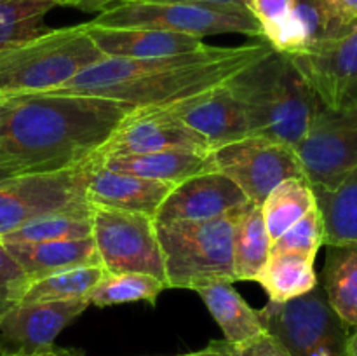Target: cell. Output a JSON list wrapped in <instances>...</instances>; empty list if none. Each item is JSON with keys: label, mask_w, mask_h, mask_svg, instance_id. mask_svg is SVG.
I'll use <instances>...</instances> for the list:
<instances>
[{"label": "cell", "mask_w": 357, "mask_h": 356, "mask_svg": "<svg viewBox=\"0 0 357 356\" xmlns=\"http://www.w3.org/2000/svg\"><path fill=\"white\" fill-rule=\"evenodd\" d=\"M174 185L129 173H119L91 159L86 194L91 205L155 216Z\"/></svg>", "instance_id": "cell-18"}, {"label": "cell", "mask_w": 357, "mask_h": 356, "mask_svg": "<svg viewBox=\"0 0 357 356\" xmlns=\"http://www.w3.org/2000/svg\"><path fill=\"white\" fill-rule=\"evenodd\" d=\"M316 205L323 215L324 244L357 241V170L331 188L312 187Z\"/></svg>", "instance_id": "cell-25"}, {"label": "cell", "mask_w": 357, "mask_h": 356, "mask_svg": "<svg viewBox=\"0 0 357 356\" xmlns=\"http://www.w3.org/2000/svg\"><path fill=\"white\" fill-rule=\"evenodd\" d=\"M237 213L239 208L202 222L155 223L167 288L195 290L216 281L236 283L232 237Z\"/></svg>", "instance_id": "cell-5"}, {"label": "cell", "mask_w": 357, "mask_h": 356, "mask_svg": "<svg viewBox=\"0 0 357 356\" xmlns=\"http://www.w3.org/2000/svg\"><path fill=\"white\" fill-rule=\"evenodd\" d=\"M94 161L112 171L166 181L171 185H178L192 177L215 171L211 152H190V150H162V152L150 154L108 156Z\"/></svg>", "instance_id": "cell-20"}, {"label": "cell", "mask_w": 357, "mask_h": 356, "mask_svg": "<svg viewBox=\"0 0 357 356\" xmlns=\"http://www.w3.org/2000/svg\"><path fill=\"white\" fill-rule=\"evenodd\" d=\"M68 0H0V51L37 38L51 28L45 16Z\"/></svg>", "instance_id": "cell-27"}, {"label": "cell", "mask_w": 357, "mask_h": 356, "mask_svg": "<svg viewBox=\"0 0 357 356\" xmlns=\"http://www.w3.org/2000/svg\"><path fill=\"white\" fill-rule=\"evenodd\" d=\"M351 31L342 24L331 0H293L286 20L264 38L274 51L298 56L316 51Z\"/></svg>", "instance_id": "cell-16"}, {"label": "cell", "mask_w": 357, "mask_h": 356, "mask_svg": "<svg viewBox=\"0 0 357 356\" xmlns=\"http://www.w3.org/2000/svg\"><path fill=\"white\" fill-rule=\"evenodd\" d=\"M84 27L107 58H164L197 51L206 44L202 37L157 28L101 27L91 21Z\"/></svg>", "instance_id": "cell-19"}, {"label": "cell", "mask_w": 357, "mask_h": 356, "mask_svg": "<svg viewBox=\"0 0 357 356\" xmlns=\"http://www.w3.org/2000/svg\"><path fill=\"white\" fill-rule=\"evenodd\" d=\"M93 213H52L38 216L14 232L0 237V243H49L61 239H82L93 236Z\"/></svg>", "instance_id": "cell-31"}, {"label": "cell", "mask_w": 357, "mask_h": 356, "mask_svg": "<svg viewBox=\"0 0 357 356\" xmlns=\"http://www.w3.org/2000/svg\"><path fill=\"white\" fill-rule=\"evenodd\" d=\"M162 150L211 152L201 135L180 121L169 108H135L101 147L93 159L129 154H150Z\"/></svg>", "instance_id": "cell-12"}, {"label": "cell", "mask_w": 357, "mask_h": 356, "mask_svg": "<svg viewBox=\"0 0 357 356\" xmlns=\"http://www.w3.org/2000/svg\"><path fill=\"white\" fill-rule=\"evenodd\" d=\"M121 2H188V3H213V6H246L248 0H121Z\"/></svg>", "instance_id": "cell-39"}, {"label": "cell", "mask_w": 357, "mask_h": 356, "mask_svg": "<svg viewBox=\"0 0 357 356\" xmlns=\"http://www.w3.org/2000/svg\"><path fill=\"white\" fill-rule=\"evenodd\" d=\"M132 110L110 98L59 91L3 98L0 164L20 175L86 164Z\"/></svg>", "instance_id": "cell-1"}, {"label": "cell", "mask_w": 357, "mask_h": 356, "mask_svg": "<svg viewBox=\"0 0 357 356\" xmlns=\"http://www.w3.org/2000/svg\"><path fill=\"white\" fill-rule=\"evenodd\" d=\"M216 173L225 175L246 199L260 205L288 178H305L295 149L261 136H246L211 152Z\"/></svg>", "instance_id": "cell-10"}, {"label": "cell", "mask_w": 357, "mask_h": 356, "mask_svg": "<svg viewBox=\"0 0 357 356\" xmlns=\"http://www.w3.org/2000/svg\"><path fill=\"white\" fill-rule=\"evenodd\" d=\"M314 206L316 195L307 178H288L279 184L261 202V213L271 239H278Z\"/></svg>", "instance_id": "cell-28"}, {"label": "cell", "mask_w": 357, "mask_h": 356, "mask_svg": "<svg viewBox=\"0 0 357 356\" xmlns=\"http://www.w3.org/2000/svg\"><path fill=\"white\" fill-rule=\"evenodd\" d=\"M91 161L54 173L17 175L0 184V237L38 216L93 213L86 194Z\"/></svg>", "instance_id": "cell-7"}, {"label": "cell", "mask_w": 357, "mask_h": 356, "mask_svg": "<svg viewBox=\"0 0 357 356\" xmlns=\"http://www.w3.org/2000/svg\"><path fill=\"white\" fill-rule=\"evenodd\" d=\"M107 56L84 23L51 28L44 35L0 51V98L51 93Z\"/></svg>", "instance_id": "cell-4"}, {"label": "cell", "mask_w": 357, "mask_h": 356, "mask_svg": "<svg viewBox=\"0 0 357 356\" xmlns=\"http://www.w3.org/2000/svg\"><path fill=\"white\" fill-rule=\"evenodd\" d=\"M174 356H236L234 355V346L229 344L227 341H213L209 342L206 348L199 349V351L183 353V355Z\"/></svg>", "instance_id": "cell-37"}, {"label": "cell", "mask_w": 357, "mask_h": 356, "mask_svg": "<svg viewBox=\"0 0 357 356\" xmlns=\"http://www.w3.org/2000/svg\"><path fill=\"white\" fill-rule=\"evenodd\" d=\"M293 6V0H248V7L261 24L264 37L286 20Z\"/></svg>", "instance_id": "cell-34"}, {"label": "cell", "mask_w": 357, "mask_h": 356, "mask_svg": "<svg viewBox=\"0 0 357 356\" xmlns=\"http://www.w3.org/2000/svg\"><path fill=\"white\" fill-rule=\"evenodd\" d=\"M234 348L267 334L260 311L253 309L229 281H216L194 290Z\"/></svg>", "instance_id": "cell-22"}, {"label": "cell", "mask_w": 357, "mask_h": 356, "mask_svg": "<svg viewBox=\"0 0 357 356\" xmlns=\"http://www.w3.org/2000/svg\"><path fill=\"white\" fill-rule=\"evenodd\" d=\"M271 302H288L319 285L314 258L300 253H274L257 276Z\"/></svg>", "instance_id": "cell-26"}, {"label": "cell", "mask_w": 357, "mask_h": 356, "mask_svg": "<svg viewBox=\"0 0 357 356\" xmlns=\"http://www.w3.org/2000/svg\"><path fill=\"white\" fill-rule=\"evenodd\" d=\"M2 110H3V98H0V115H2Z\"/></svg>", "instance_id": "cell-45"}, {"label": "cell", "mask_w": 357, "mask_h": 356, "mask_svg": "<svg viewBox=\"0 0 357 356\" xmlns=\"http://www.w3.org/2000/svg\"><path fill=\"white\" fill-rule=\"evenodd\" d=\"M342 24L347 30H354L357 27V0H331Z\"/></svg>", "instance_id": "cell-36"}, {"label": "cell", "mask_w": 357, "mask_h": 356, "mask_svg": "<svg viewBox=\"0 0 357 356\" xmlns=\"http://www.w3.org/2000/svg\"><path fill=\"white\" fill-rule=\"evenodd\" d=\"M295 152L312 187L331 188L340 184L357 170V108H321Z\"/></svg>", "instance_id": "cell-11"}, {"label": "cell", "mask_w": 357, "mask_h": 356, "mask_svg": "<svg viewBox=\"0 0 357 356\" xmlns=\"http://www.w3.org/2000/svg\"><path fill=\"white\" fill-rule=\"evenodd\" d=\"M30 278L16 258L0 243V320L23 299Z\"/></svg>", "instance_id": "cell-33"}, {"label": "cell", "mask_w": 357, "mask_h": 356, "mask_svg": "<svg viewBox=\"0 0 357 356\" xmlns=\"http://www.w3.org/2000/svg\"><path fill=\"white\" fill-rule=\"evenodd\" d=\"M52 348H54V346H52ZM45 353H40V355H24V353H10V351H2V349H0V356H44Z\"/></svg>", "instance_id": "cell-44"}, {"label": "cell", "mask_w": 357, "mask_h": 356, "mask_svg": "<svg viewBox=\"0 0 357 356\" xmlns=\"http://www.w3.org/2000/svg\"><path fill=\"white\" fill-rule=\"evenodd\" d=\"M319 285L347 327H357V241L331 244Z\"/></svg>", "instance_id": "cell-24"}, {"label": "cell", "mask_w": 357, "mask_h": 356, "mask_svg": "<svg viewBox=\"0 0 357 356\" xmlns=\"http://www.w3.org/2000/svg\"><path fill=\"white\" fill-rule=\"evenodd\" d=\"M328 110L357 108V27L312 52L289 56Z\"/></svg>", "instance_id": "cell-13"}, {"label": "cell", "mask_w": 357, "mask_h": 356, "mask_svg": "<svg viewBox=\"0 0 357 356\" xmlns=\"http://www.w3.org/2000/svg\"><path fill=\"white\" fill-rule=\"evenodd\" d=\"M44 356H82V355H79V353H75V351H66V349L51 348Z\"/></svg>", "instance_id": "cell-43"}, {"label": "cell", "mask_w": 357, "mask_h": 356, "mask_svg": "<svg viewBox=\"0 0 357 356\" xmlns=\"http://www.w3.org/2000/svg\"><path fill=\"white\" fill-rule=\"evenodd\" d=\"M103 274L105 269L101 265H84V267L54 272V274L30 281L20 302L33 304L87 299L91 290L98 285Z\"/></svg>", "instance_id": "cell-29"}, {"label": "cell", "mask_w": 357, "mask_h": 356, "mask_svg": "<svg viewBox=\"0 0 357 356\" xmlns=\"http://www.w3.org/2000/svg\"><path fill=\"white\" fill-rule=\"evenodd\" d=\"M234 355L236 356H291L288 349L281 344L275 337L271 334L260 335L255 341L248 342V344L234 348Z\"/></svg>", "instance_id": "cell-35"}, {"label": "cell", "mask_w": 357, "mask_h": 356, "mask_svg": "<svg viewBox=\"0 0 357 356\" xmlns=\"http://www.w3.org/2000/svg\"><path fill=\"white\" fill-rule=\"evenodd\" d=\"M246 195L225 175L202 173L174 185L153 216V223L202 222L248 205Z\"/></svg>", "instance_id": "cell-15"}, {"label": "cell", "mask_w": 357, "mask_h": 356, "mask_svg": "<svg viewBox=\"0 0 357 356\" xmlns=\"http://www.w3.org/2000/svg\"><path fill=\"white\" fill-rule=\"evenodd\" d=\"M272 51L260 38L234 47L204 44L197 51L164 58H103L58 91L110 98L132 108L173 107L223 86Z\"/></svg>", "instance_id": "cell-2"}, {"label": "cell", "mask_w": 357, "mask_h": 356, "mask_svg": "<svg viewBox=\"0 0 357 356\" xmlns=\"http://www.w3.org/2000/svg\"><path fill=\"white\" fill-rule=\"evenodd\" d=\"M344 356H357V327L351 335H347V341L344 346Z\"/></svg>", "instance_id": "cell-40"}, {"label": "cell", "mask_w": 357, "mask_h": 356, "mask_svg": "<svg viewBox=\"0 0 357 356\" xmlns=\"http://www.w3.org/2000/svg\"><path fill=\"white\" fill-rule=\"evenodd\" d=\"M342 356H344V355H342Z\"/></svg>", "instance_id": "cell-47"}, {"label": "cell", "mask_w": 357, "mask_h": 356, "mask_svg": "<svg viewBox=\"0 0 357 356\" xmlns=\"http://www.w3.org/2000/svg\"><path fill=\"white\" fill-rule=\"evenodd\" d=\"M324 244V222L317 205L289 227L284 234L272 241L271 255L274 253H300L316 260L319 248Z\"/></svg>", "instance_id": "cell-32"}, {"label": "cell", "mask_w": 357, "mask_h": 356, "mask_svg": "<svg viewBox=\"0 0 357 356\" xmlns=\"http://www.w3.org/2000/svg\"><path fill=\"white\" fill-rule=\"evenodd\" d=\"M17 171L16 170H13V168H7V166H2V164H0V184H2V181H6V180H9V178H14V177H17Z\"/></svg>", "instance_id": "cell-42"}, {"label": "cell", "mask_w": 357, "mask_h": 356, "mask_svg": "<svg viewBox=\"0 0 357 356\" xmlns=\"http://www.w3.org/2000/svg\"><path fill=\"white\" fill-rule=\"evenodd\" d=\"M93 239L105 272H139L166 283L164 257L153 218L93 205Z\"/></svg>", "instance_id": "cell-8"}, {"label": "cell", "mask_w": 357, "mask_h": 356, "mask_svg": "<svg viewBox=\"0 0 357 356\" xmlns=\"http://www.w3.org/2000/svg\"><path fill=\"white\" fill-rule=\"evenodd\" d=\"M3 244V243H2ZM16 258L30 281L66 269L101 265L93 236L82 239H61L49 243L3 244Z\"/></svg>", "instance_id": "cell-21"}, {"label": "cell", "mask_w": 357, "mask_h": 356, "mask_svg": "<svg viewBox=\"0 0 357 356\" xmlns=\"http://www.w3.org/2000/svg\"><path fill=\"white\" fill-rule=\"evenodd\" d=\"M167 290V285L160 279L139 272H122L110 274L105 272L98 285L91 290V306L110 307L129 302H149L155 306L160 293Z\"/></svg>", "instance_id": "cell-30"}, {"label": "cell", "mask_w": 357, "mask_h": 356, "mask_svg": "<svg viewBox=\"0 0 357 356\" xmlns=\"http://www.w3.org/2000/svg\"><path fill=\"white\" fill-rule=\"evenodd\" d=\"M91 23L101 27L157 28L208 37L243 34L264 38L260 21L246 6H213L188 2H117L98 13Z\"/></svg>", "instance_id": "cell-6"}, {"label": "cell", "mask_w": 357, "mask_h": 356, "mask_svg": "<svg viewBox=\"0 0 357 356\" xmlns=\"http://www.w3.org/2000/svg\"><path fill=\"white\" fill-rule=\"evenodd\" d=\"M246 114L250 136L295 149L323 108L310 84L284 52L272 51L225 84Z\"/></svg>", "instance_id": "cell-3"}, {"label": "cell", "mask_w": 357, "mask_h": 356, "mask_svg": "<svg viewBox=\"0 0 357 356\" xmlns=\"http://www.w3.org/2000/svg\"><path fill=\"white\" fill-rule=\"evenodd\" d=\"M89 306L87 299L16 304L0 320V349L24 355L45 353Z\"/></svg>", "instance_id": "cell-14"}, {"label": "cell", "mask_w": 357, "mask_h": 356, "mask_svg": "<svg viewBox=\"0 0 357 356\" xmlns=\"http://www.w3.org/2000/svg\"><path fill=\"white\" fill-rule=\"evenodd\" d=\"M166 108L201 135L211 147V152L250 136L246 114L225 84Z\"/></svg>", "instance_id": "cell-17"}, {"label": "cell", "mask_w": 357, "mask_h": 356, "mask_svg": "<svg viewBox=\"0 0 357 356\" xmlns=\"http://www.w3.org/2000/svg\"><path fill=\"white\" fill-rule=\"evenodd\" d=\"M66 6H68V3H66Z\"/></svg>", "instance_id": "cell-46"}, {"label": "cell", "mask_w": 357, "mask_h": 356, "mask_svg": "<svg viewBox=\"0 0 357 356\" xmlns=\"http://www.w3.org/2000/svg\"><path fill=\"white\" fill-rule=\"evenodd\" d=\"M342 355H344V353H338L335 351V349L326 348V346H324V348H317L316 351L310 353L309 356H342Z\"/></svg>", "instance_id": "cell-41"}, {"label": "cell", "mask_w": 357, "mask_h": 356, "mask_svg": "<svg viewBox=\"0 0 357 356\" xmlns=\"http://www.w3.org/2000/svg\"><path fill=\"white\" fill-rule=\"evenodd\" d=\"M121 0H68V7L82 10V13H101Z\"/></svg>", "instance_id": "cell-38"}, {"label": "cell", "mask_w": 357, "mask_h": 356, "mask_svg": "<svg viewBox=\"0 0 357 356\" xmlns=\"http://www.w3.org/2000/svg\"><path fill=\"white\" fill-rule=\"evenodd\" d=\"M267 334L278 339L291 356H309L317 348L344 353L347 325L331 307L323 286L288 302H271L260 309Z\"/></svg>", "instance_id": "cell-9"}, {"label": "cell", "mask_w": 357, "mask_h": 356, "mask_svg": "<svg viewBox=\"0 0 357 356\" xmlns=\"http://www.w3.org/2000/svg\"><path fill=\"white\" fill-rule=\"evenodd\" d=\"M272 239L260 205L248 202L237 213L232 237V262L236 281H257L271 257Z\"/></svg>", "instance_id": "cell-23"}]
</instances>
